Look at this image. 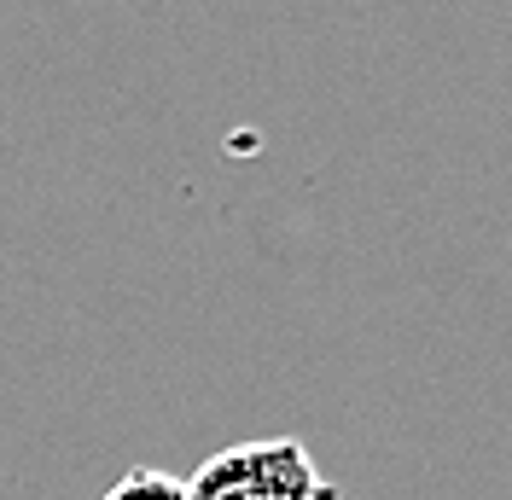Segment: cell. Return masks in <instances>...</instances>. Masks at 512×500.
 Returning a JSON list of instances; mask_svg holds the SVG:
<instances>
[{"mask_svg": "<svg viewBox=\"0 0 512 500\" xmlns=\"http://www.w3.org/2000/svg\"><path fill=\"white\" fill-rule=\"evenodd\" d=\"M187 500H338V483L297 437H256L210 454L187 477Z\"/></svg>", "mask_w": 512, "mask_h": 500, "instance_id": "cell-1", "label": "cell"}, {"mask_svg": "<svg viewBox=\"0 0 512 500\" xmlns=\"http://www.w3.org/2000/svg\"><path fill=\"white\" fill-rule=\"evenodd\" d=\"M99 500H187V477L163 466H128Z\"/></svg>", "mask_w": 512, "mask_h": 500, "instance_id": "cell-2", "label": "cell"}]
</instances>
